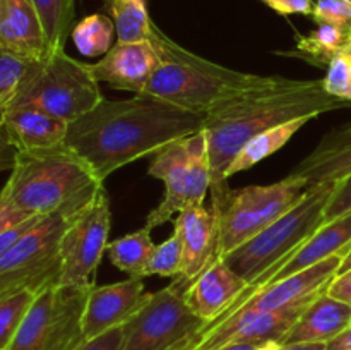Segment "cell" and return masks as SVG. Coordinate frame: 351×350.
<instances>
[{"label":"cell","instance_id":"obj_1","mask_svg":"<svg viewBox=\"0 0 351 350\" xmlns=\"http://www.w3.org/2000/svg\"><path fill=\"white\" fill-rule=\"evenodd\" d=\"M204 113L163 102L146 93L105 100L69 124L65 144L81 154L99 180L171 141L201 132Z\"/></svg>","mask_w":351,"mask_h":350},{"label":"cell","instance_id":"obj_2","mask_svg":"<svg viewBox=\"0 0 351 350\" xmlns=\"http://www.w3.org/2000/svg\"><path fill=\"white\" fill-rule=\"evenodd\" d=\"M350 106L351 102L329 95L322 79H287L281 75L271 86L252 89L213 106L204 113L202 122L211 187L228 184L226 170L230 163L257 134L280 124L297 119L314 120L322 113Z\"/></svg>","mask_w":351,"mask_h":350},{"label":"cell","instance_id":"obj_3","mask_svg":"<svg viewBox=\"0 0 351 350\" xmlns=\"http://www.w3.org/2000/svg\"><path fill=\"white\" fill-rule=\"evenodd\" d=\"M103 185L88 161L67 144L17 151L0 196L27 216L72 218L95 199Z\"/></svg>","mask_w":351,"mask_h":350},{"label":"cell","instance_id":"obj_4","mask_svg":"<svg viewBox=\"0 0 351 350\" xmlns=\"http://www.w3.org/2000/svg\"><path fill=\"white\" fill-rule=\"evenodd\" d=\"M151 41L160 55V65L141 93L189 112L206 113L226 100L266 88L280 79V75L240 72L199 57L175 43L156 24H153Z\"/></svg>","mask_w":351,"mask_h":350},{"label":"cell","instance_id":"obj_5","mask_svg":"<svg viewBox=\"0 0 351 350\" xmlns=\"http://www.w3.org/2000/svg\"><path fill=\"white\" fill-rule=\"evenodd\" d=\"M311 187L300 175L288 174L269 185L232 189L228 184L211 187V209L216 216V257H223L245 244L287 213Z\"/></svg>","mask_w":351,"mask_h":350},{"label":"cell","instance_id":"obj_6","mask_svg":"<svg viewBox=\"0 0 351 350\" xmlns=\"http://www.w3.org/2000/svg\"><path fill=\"white\" fill-rule=\"evenodd\" d=\"M336 180L314 184L287 213L257 235L223 256L239 277L254 283L273 268L281 266L319 226L324 225V209Z\"/></svg>","mask_w":351,"mask_h":350},{"label":"cell","instance_id":"obj_7","mask_svg":"<svg viewBox=\"0 0 351 350\" xmlns=\"http://www.w3.org/2000/svg\"><path fill=\"white\" fill-rule=\"evenodd\" d=\"M103 100L99 82L89 64L75 60L65 50L38 58L14 106H31L74 122Z\"/></svg>","mask_w":351,"mask_h":350},{"label":"cell","instance_id":"obj_8","mask_svg":"<svg viewBox=\"0 0 351 350\" xmlns=\"http://www.w3.org/2000/svg\"><path fill=\"white\" fill-rule=\"evenodd\" d=\"M149 175L165 182V198L146 218L149 230L171 222L185 208L204 205L211 189L208 144L204 132L171 141L154 153Z\"/></svg>","mask_w":351,"mask_h":350},{"label":"cell","instance_id":"obj_9","mask_svg":"<svg viewBox=\"0 0 351 350\" xmlns=\"http://www.w3.org/2000/svg\"><path fill=\"white\" fill-rule=\"evenodd\" d=\"M95 283H55L38 292L9 350H75L82 338V316Z\"/></svg>","mask_w":351,"mask_h":350},{"label":"cell","instance_id":"obj_10","mask_svg":"<svg viewBox=\"0 0 351 350\" xmlns=\"http://www.w3.org/2000/svg\"><path fill=\"white\" fill-rule=\"evenodd\" d=\"M67 218L41 216L0 256V297L19 290L41 292L60 278V247Z\"/></svg>","mask_w":351,"mask_h":350},{"label":"cell","instance_id":"obj_11","mask_svg":"<svg viewBox=\"0 0 351 350\" xmlns=\"http://www.w3.org/2000/svg\"><path fill=\"white\" fill-rule=\"evenodd\" d=\"M187 287L178 280L151 294V299L123 325L120 350H173L199 335L208 323L185 301Z\"/></svg>","mask_w":351,"mask_h":350},{"label":"cell","instance_id":"obj_12","mask_svg":"<svg viewBox=\"0 0 351 350\" xmlns=\"http://www.w3.org/2000/svg\"><path fill=\"white\" fill-rule=\"evenodd\" d=\"M112 211L105 187L89 205L67 220L60 239L58 283L89 285L108 247Z\"/></svg>","mask_w":351,"mask_h":350},{"label":"cell","instance_id":"obj_13","mask_svg":"<svg viewBox=\"0 0 351 350\" xmlns=\"http://www.w3.org/2000/svg\"><path fill=\"white\" fill-rule=\"evenodd\" d=\"M343 257L332 256L307 270L295 273L285 280L261 288L250 295L245 302L235 305L223 312L216 321L233 314L237 311H278V309L291 307V305L312 302L319 294L328 290L329 283L338 277ZM215 323V321H213Z\"/></svg>","mask_w":351,"mask_h":350},{"label":"cell","instance_id":"obj_14","mask_svg":"<svg viewBox=\"0 0 351 350\" xmlns=\"http://www.w3.org/2000/svg\"><path fill=\"white\" fill-rule=\"evenodd\" d=\"M151 292L143 278H127L119 283L93 287L82 316V338L91 340L108 329L123 326L147 301Z\"/></svg>","mask_w":351,"mask_h":350},{"label":"cell","instance_id":"obj_15","mask_svg":"<svg viewBox=\"0 0 351 350\" xmlns=\"http://www.w3.org/2000/svg\"><path fill=\"white\" fill-rule=\"evenodd\" d=\"M160 65V55L151 40L117 41L101 60L89 64L98 82H108L113 89L141 93Z\"/></svg>","mask_w":351,"mask_h":350},{"label":"cell","instance_id":"obj_16","mask_svg":"<svg viewBox=\"0 0 351 350\" xmlns=\"http://www.w3.org/2000/svg\"><path fill=\"white\" fill-rule=\"evenodd\" d=\"M171 222H173V230L180 235L182 250H184L182 271L173 280H178L189 288V285L215 259L216 242H218L216 216L211 208L195 205L178 213Z\"/></svg>","mask_w":351,"mask_h":350},{"label":"cell","instance_id":"obj_17","mask_svg":"<svg viewBox=\"0 0 351 350\" xmlns=\"http://www.w3.org/2000/svg\"><path fill=\"white\" fill-rule=\"evenodd\" d=\"M247 288V281L235 273L223 257H216L189 285L185 301L208 325L219 318Z\"/></svg>","mask_w":351,"mask_h":350},{"label":"cell","instance_id":"obj_18","mask_svg":"<svg viewBox=\"0 0 351 350\" xmlns=\"http://www.w3.org/2000/svg\"><path fill=\"white\" fill-rule=\"evenodd\" d=\"M351 249V213L350 215L336 218L332 222L324 223L319 226L295 253L285 259V263L278 268L274 275H271L267 285H273L276 281L285 280L295 273L307 270L328 257L339 256L345 257L346 253Z\"/></svg>","mask_w":351,"mask_h":350},{"label":"cell","instance_id":"obj_19","mask_svg":"<svg viewBox=\"0 0 351 350\" xmlns=\"http://www.w3.org/2000/svg\"><path fill=\"white\" fill-rule=\"evenodd\" d=\"M351 325V305L331 297L328 290L319 294L297 319L281 345L329 343Z\"/></svg>","mask_w":351,"mask_h":350},{"label":"cell","instance_id":"obj_20","mask_svg":"<svg viewBox=\"0 0 351 350\" xmlns=\"http://www.w3.org/2000/svg\"><path fill=\"white\" fill-rule=\"evenodd\" d=\"M0 117L17 151L55 148L65 143L69 132V122L31 106H14Z\"/></svg>","mask_w":351,"mask_h":350},{"label":"cell","instance_id":"obj_21","mask_svg":"<svg viewBox=\"0 0 351 350\" xmlns=\"http://www.w3.org/2000/svg\"><path fill=\"white\" fill-rule=\"evenodd\" d=\"M0 50L33 58L48 55L33 0H0Z\"/></svg>","mask_w":351,"mask_h":350},{"label":"cell","instance_id":"obj_22","mask_svg":"<svg viewBox=\"0 0 351 350\" xmlns=\"http://www.w3.org/2000/svg\"><path fill=\"white\" fill-rule=\"evenodd\" d=\"M308 180L321 184L338 180L351 174V120L324 134L317 146L290 172Z\"/></svg>","mask_w":351,"mask_h":350},{"label":"cell","instance_id":"obj_23","mask_svg":"<svg viewBox=\"0 0 351 350\" xmlns=\"http://www.w3.org/2000/svg\"><path fill=\"white\" fill-rule=\"evenodd\" d=\"M295 48L288 51H276L285 57L302 58L319 69H328L331 58L351 41V33L332 24H317L308 34H297Z\"/></svg>","mask_w":351,"mask_h":350},{"label":"cell","instance_id":"obj_24","mask_svg":"<svg viewBox=\"0 0 351 350\" xmlns=\"http://www.w3.org/2000/svg\"><path fill=\"white\" fill-rule=\"evenodd\" d=\"M307 122H311V119L291 120V122L280 124L273 129H267L254 136L232 160L228 170H226V180H230L239 172L249 170L259 161L266 160L267 156L280 151Z\"/></svg>","mask_w":351,"mask_h":350},{"label":"cell","instance_id":"obj_25","mask_svg":"<svg viewBox=\"0 0 351 350\" xmlns=\"http://www.w3.org/2000/svg\"><path fill=\"white\" fill-rule=\"evenodd\" d=\"M154 246L147 226L112 240L106 247L110 261L130 278H143V271L149 261Z\"/></svg>","mask_w":351,"mask_h":350},{"label":"cell","instance_id":"obj_26","mask_svg":"<svg viewBox=\"0 0 351 350\" xmlns=\"http://www.w3.org/2000/svg\"><path fill=\"white\" fill-rule=\"evenodd\" d=\"M41 23L48 54L65 50V41L72 33L75 16V0H33Z\"/></svg>","mask_w":351,"mask_h":350},{"label":"cell","instance_id":"obj_27","mask_svg":"<svg viewBox=\"0 0 351 350\" xmlns=\"http://www.w3.org/2000/svg\"><path fill=\"white\" fill-rule=\"evenodd\" d=\"M119 41H146L153 34V21L146 0H106Z\"/></svg>","mask_w":351,"mask_h":350},{"label":"cell","instance_id":"obj_28","mask_svg":"<svg viewBox=\"0 0 351 350\" xmlns=\"http://www.w3.org/2000/svg\"><path fill=\"white\" fill-rule=\"evenodd\" d=\"M117 30L112 17L105 14H91L72 27V41L84 57H101L113 47Z\"/></svg>","mask_w":351,"mask_h":350},{"label":"cell","instance_id":"obj_29","mask_svg":"<svg viewBox=\"0 0 351 350\" xmlns=\"http://www.w3.org/2000/svg\"><path fill=\"white\" fill-rule=\"evenodd\" d=\"M38 58L0 50V115L9 110L23 91Z\"/></svg>","mask_w":351,"mask_h":350},{"label":"cell","instance_id":"obj_30","mask_svg":"<svg viewBox=\"0 0 351 350\" xmlns=\"http://www.w3.org/2000/svg\"><path fill=\"white\" fill-rule=\"evenodd\" d=\"M36 294L38 292L26 288V290L0 297V350H9Z\"/></svg>","mask_w":351,"mask_h":350},{"label":"cell","instance_id":"obj_31","mask_svg":"<svg viewBox=\"0 0 351 350\" xmlns=\"http://www.w3.org/2000/svg\"><path fill=\"white\" fill-rule=\"evenodd\" d=\"M182 259H184L182 240L180 235L173 230V233L167 240L154 246L149 261L143 271V278L153 277V275L177 278L182 271Z\"/></svg>","mask_w":351,"mask_h":350},{"label":"cell","instance_id":"obj_32","mask_svg":"<svg viewBox=\"0 0 351 350\" xmlns=\"http://www.w3.org/2000/svg\"><path fill=\"white\" fill-rule=\"evenodd\" d=\"M322 84L335 98L351 102V41L331 58Z\"/></svg>","mask_w":351,"mask_h":350},{"label":"cell","instance_id":"obj_33","mask_svg":"<svg viewBox=\"0 0 351 350\" xmlns=\"http://www.w3.org/2000/svg\"><path fill=\"white\" fill-rule=\"evenodd\" d=\"M312 19L317 24H332L351 33V0H315Z\"/></svg>","mask_w":351,"mask_h":350},{"label":"cell","instance_id":"obj_34","mask_svg":"<svg viewBox=\"0 0 351 350\" xmlns=\"http://www.w3.org/2000/svg\"><path fill=\"white\" fill-rule=\"evenodd\" d=\"M351 213V174L336 180L324 209V223Z\"/></svg>","mask_w":351,"mask_h":350},{"label":"cell","instance_id":"obj_35","mask_svg":"<svg viewBox=\"0 0 351 350\" xmlns=\"http://www.w3.org/2000/svg\"><path fill=\"white\" fill-rule=\"evenodd\" d=\"M123 340V326L108 329L91 340H84L75 350H120Z\"/></svg>","mask_w":351,"mask_h":350},{"label":"cell","instance_id":"obj_36","mask_svg":"<svg viewBox=\"0 0 351 350\" xmlns=\"http://www.w3.org/2000/svg\"><path fill=\"white\" fill-rule=\"evenodd\" d=\"M261 2L280 16L302 14V16L312 17V12H314V0H261Z\"/></svg>","mask_w":351,"mask_h":350},{"label":"cell","instance_id":"obj_37","mask_svg":"<svg viewBox=\"0 0 351 350\" xmlns=\"http://www.w3.org/2000/svg\"><path fill=\"white\" fill-rule=\"evenodd\" d=\"M33 218V216H27L24 213H21L19 209L14 208L12 205L5 201V199L0 196V233H3L5 230L12 229V226L19 225V223L26 222V220Z\"/></svg>","mask_w":351,"mask_h":350},{"label":"cell","instance_id":"obj_38","mask_svg":"<svg viewBox=\"0 0 351 350\" xmlns=\"http://www.w3.org/2000/svg\"><path fill=\"white\" fill-rule=\"evenodd\" d=\"M16 156L17 150L14 148V144L10 143L5 127H3L2 117H0V172L12 170L14 163H16Z\"/></svg>","mask_w":351,"mask_h":350},{"label":"cell","instance_id":"obj_39","mask_svg":"<svg viewBox=\"0 0 351 350\" xmlns=\"http://www.w3.org/2000/svg\"><path fill=\"white\" fill-rule=\"evenodd\" d=\"M40 218L41 216H33V218L26 220V222L19 223V225L12 226V229H9V230H5L3 233H0V256H2V254L5 253V250L9 249L14 242H17V240H19L21 237H23L24 233H26L27 230H29L31 226H33Z\"/></svg>","mask_w":351,"mask_h":350},{"label":"cell","instance_id":"obj_40","mask_svg":"<svg viewBox=\"0 0 351 350\" xmlns=\"http://www.w3.org/2000/svg\"><path fill=\"white\" fill-rule=\"evenodd\" d=\"M328 294L331 295V297L351 305V270L346 271V273L338 275V277L329 283Z\"/></svg>","mask_w":351,"mask_h":350},{"label":"cell","instance_id":"obj_41","mask_svg":"<svg viewBox=\"0 0 351 350\" xmlns=\"http://www.w3.org/2000/svg\"><path fill=\"white\" fill-rule=\"evenodd\" d=\"M326 350H351V325L326 345Z\"/></svg>","mask_w":351,"mask_h":350},{"label":"cell","instance_id":"obj_42","mask_svg":"<svg viewBox=\"0 0 351 350\" xmlns=\"http://www.w3.org/2000/svg\"><path fill=\"white\" fill-rule=\"evenodd\" d=\"M328 343H295V345H283L285 350H326Z\"/></svg>","mask_w":351,"mask_h":350},{"label":"cell","instance_id":"obj_43","mask_svg":"<svg viewBox=\"0 0 351 350\" xmlns=\"http://www.w3.org/2000/svg\"><path fill=\"white\" fill-rule=\"evenodd\" d=\"M257 347L259 345H254V343H226L216 350H257Z\"/></svg>","mask_w":351,"mask_h":350},{"label":"cell","instance_id":"obj_44","mask_svg":"<svg viewBox=\"0 0 351 350\" xmlns=\"http://www.w3.org/2000/svg\"><path fill=\"white\" fill-rule=\"evenodd\" d=\"M201 333H199V335H195V336H192V338L185 340L184 343H180L178 347H175L173 350H194L195 347H197V343L201 342Z\"/></svg>","mask_w":351,"mask_h":350},{"label":"cell","instance_id":"obj_45","mask_svg":"<svg viewBox=\"0 0 351 350\" xmlns=\"http://www.w3.org/2000/svg\"><path fill=\"white\" fill-rule=\"evenodd\" d=\"M351 270V249L348 250V253H346V256L343 257V261H341V266H339V271H338V275H341V273H346V271H350Z\"/></svg>","mask_w":351,"mask_h":350},{"label":"cell","instance_id":"obj_46","mask_svg":"<svg viewBox=\"0 0 351 350\" xmlns=\"http://www.w3.org/2000/svg\"><path fill=\"white\" fill-rule=\"evenodd\" d=\"M257 350H285V347L281 345L280 342H266V343H261L257 347Z\"/></svg>","mask_w":351,"mask_h":350},{"label":"cell","instance_id":"obj_47","mask_svg":"<svg viewBox=\"0 0 351 350\" xmlns=\"http://www.w3.org/2000/svg\"><path fill=\"white\" fill-rule=\"evenodd\" d=\"M314 2H315V0H314Z\"/></svg>","mask_w":351,"mask_h":350}]
</instances>
